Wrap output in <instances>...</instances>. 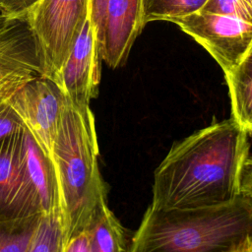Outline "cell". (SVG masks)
Segmentation results:
<instances>
[{
    "label": "cell",
    "instance_id": "13",
    "mask_svg": "<svg viewBox=\"0 0 252 252\" xmlns=\"http://www.w3.org/2000/svg\"><path fill=\"white\" fill-rule=\"evenodd\" d=\"M207 0H141L142 25L168 21L200 10Z\"/></svg>",
    "mask_w": 252,
    "mask_h": 252
},
{
    "label": "cell",
    "instance_id": "7",
    "mask_svg": "<svg viewBox=\"0 0 252 252\" xmlns=\"http://www.w3.org/2000/svg\"><path fill=\"white\" fill-rule=\"evenodd\" d=\"M100 49L91 9L64 63L56 84L76 106H90L100 81Z\"/></svg>",
    "mask_w": 252,
    "mask_h": 252
},
{
    "label": "cell",
    "instance_id": "23",
    "mask_svg": "<svg viewBox=\"0 0 252 252\" xmlns=\"http://www.w3.org/2000/svg\"><path fill=\"white\" fill-rule=\"evenodd\" d=\"M247 1H248V2H249L251 5H252V0H247Z\"/></svg>",
    "mask_w": 252,
    "mask_h": 252
},
{
    "label": "cell",
    "instance_id": "17",
    "mask_svg": "<svg viewBox=\"0 0 252 252\" xmlns=\"http://www.w3.org/2000/svg\"><path fill=\"white\" fill-rule=\"evenodd\" d=\"M23 127V122L7 101H0V139Z\"/></svg>",
    "mask_w": 252,
    "mask_h": 252
},
{
    "label": "cell",
    "instance_id": "20",
    "mask_svg": "<svg viewBox=\"0 0 252 252\" xmlns=\"http://www.w3.org/2000/svg\"><path fill=\"white\" fill-rule=\"evenodd\" d=\"M63 252H91L87 229L74 234L66 242Z\"/></svg>",
    "mask_w": 252,
    "mask_h": 252
},
{
    "label": "cell",
    "instance_id": "18",
    "mask_svg": "<svg viewBox=\"0 0 252 252\" xmlns=\"http://www.w3.org/2000/svg\"><path fill=\"white\" fill-rule=\"evenodd\" d=\"M106 3H107V0H90L91 18H92V21L95 28L98 44H99V49H100L101 41H102Z\"/></svg>",
    "mask_w": 252,
    "mask_h": 252
},
{
    "label": "cell",
    "instance_id": "15",
    "mask_svg": "<svg viewBox=\"0 0 252 252\" xmlns=\"http://www.w3.org/2000/svg\"><path fill=\"white\" fill-rule=\"evenodd\" d=\"M201 10L235 17L252 24V5L247 0H207Z\"/></svg>",
    "mask_w": 252,
    "mask_h": 252
},
{
    "label": "cell",
    "instance_id": "19",
    "mask_svg": "<svg viewBox=\"0 0 252 252\" xmlns=\"http://www.w3.org/2000/svg\"><path fill=\"white\" fill-rule=\"evenodd\" d=\"M239 186L240 194L252 199V156H248L243 162Z\"/></svg>",
    "mask_w": 252,
    "mask_h": 252
},
{
    "label": "cell",
    "instance_id": "22",
    "mask_svg": "<svg viewBox=\"0 0 252 252\" xmlns=\"http://www.w3.org/2000/svg\"><path fill=\"white\" fill-rule=\"evenodd\" d=\"M249 135H250V136H251V137H252V128H251V130H250V131H249Z\"/></svg>",
    "mask_w": 252,
    "mask_h": 252
},
{
    "label": "cell",
    "instance_id": "21",
    "mask_svg": "<svg viewBox=\"0 0 252 252\" xmlns=\"http://www.w3.org/2000/svg\"><path fill=\"white\" fill-rule=\"evenodd\" d=\"M247 252H252V236L250 238V242H249V246H248V251Z\"/></svg>",
    "mask_w": 252,
    "mask_h": 252
},
{
    "label": "cell",
    "instance_id": "12",
    "mask_svg": "<svg viewBox=\"0 0 252 252\" xmlns=\"http://www.w3.org/2000/svg\"><path fill=\"white\" fill-rule=\"evenodd\" d=\"M41 216L12 218L0 215V252H27Z\"/></svg>",
    "mask_w": 252,
    "mask_h": 252
},
{
    "label": "cell",
    "instance_id": "4",
    "mask_svg": "<svg viewBox=\"0 0 252 252\" xmlns=\"http://www.w3.org/2000/svg\"><path fill=\"white\" fill-rule=\"evenodd\" d=\"M90 11V0H40L27 19L33 34L41 76L56 83Z\"/></svg>",
    "mask_w": 252,
    "mask_h": 252
},
{
    "label": "cell",
    "instance_id": "10",
    "mask_svg": "<svg viewBox=\"0 0 252 252\" xmlns=\"http://www.w3.org/2000/svg\"><path fill=\"white\" fill-rule=\"evenodd\" d=\"M231 118L249 134L252 128V49L229 72L224 73Z\"/></svg>",
    "mask_w": 252,
    "mask_h": 252
},
{
    "label": "cell",
    "instance_id": "5",
    "mask_svg": "<svg viewBox=\"0 0 252 252\" xmlns=\"http://www.w3.org/2000/svg\"><path fill=\"white\" fill-rule=\"evenodd\" d=\"M170 22L203 46L223 73L252 49V24L238 18L200 9Z\"/></svg>",
    "mask_w": 252,
    "mask_h": 252
},
{
    "label": "cell",
    "instance_id": "14",
    "mask_svg": "<svg viewBox=\"0 0 252 252\" xmlns=\"http://www.w3.org/2000/svg\"><path fill=\"white\" fill-rule=\"evenodd\" d=\"M65 235L59 211L42 215L27 252H63Z\"/></svg>",
    "mask_w": 252,
    "mask_h": 252
},
{
    "label": "cell",
    "instance_id": "3",
    "mask_svg": "<svg viewBox=\"0 0 252 252\" xmlns=\"http://www.w3.org/2000/svg\"><path fill=\"white\" fill-rule=\"evenodd\" d=\"M98 144L90 106H76L68 99L53 147L58 207L66 242L85 230L106 198L98 167Z\"/></svg>",
    "mask_w": 252,
    "mask_h": 252
},
{
    "label": "cell",
    "instance_id": "8",
    "mask_svg": "<svg viewBox=\"0 0 252 252\" xmlns=\"http://www.w3.org/2000/svg\"><path fill=\"white\" fill-rule=\"evenodd\" d=\"M23 127L0 139V215L12 218L42 215L27 172Z\"/></svg>",
    "mask_w": 252,
    "mask_h": 252
},
{
    "label": "cell",
    "instance_id": "9",
    "mask_svg": "<svg viewBox=\"0 0 252 252\" xmlns=\"http://www.w3.org/2000/svg\"><path fill=\"white\" fill-rule=\"evenodd\" d=\"M143 28L141 0H107L101 60L112 69L123 65Z\"/></svg>",
    "mask_w": 252,
    "mask_h": 252
},
{
    "label": "cell",
    "instance_id": "6",
    "mask_svg": "<svg viewBox=\"0 0 252 252\" xmlns=\"http://www.w3.org/2000/svg\"><path fill=\"white\" fill-rule=\"evenodd\" d=\"M6 101L52 164L53 147L67 102L60 88L52 80L36 76Z\"/></svg>",
    "mask_w": 252,
    "mask_h": 252
},
{
    "label": "cell",
    "instance_id": "2",
    "mask_svg": "<svg viewBox=\"0 0 252 252\" xmlns=\"http://www.w3.org/2000/svg\"><path fill=\"white\" fill-rule=\"evenodd\" d=\"M251 236L252 199L242 195L209 208L150 206L128 252H247Z\"/></svg>",
    "mask_w": 252,
    "mask_h": 252
},
{
    "label": "cell",
    "instance_id": "16",
    "mask_svg": "<svg viewBox=\"0 0 252 252\" xmlns=\"http://www.w3.org/2000/svg\"><path fill=\"white\" fill-rule=\"evenodd\" d=\"M40 0H0V12L10 18L27 21Z\"/></svg>",
    "mask_w": 252,
    "mask_h": 252
},
{
    "label": "cell",
    "instance_id": "1",
    "mask_svg": "<svg viewBox=\"0 0 252 252\" xmlns=\"http://www.w3.org/2000/svg\"><path fill=\"white\" fill-rule=\"evenodd\" d=\"M248 132L231 117L176 142L154 173L151 207L188 210L228 204L240 194Z\"/></svg>",
    "mask_w": 252,
    "mask_h": 252
},
{
    "label": "cell",
    "instance_id": "11",
    "mask_svg": "<svg viewBox=\"0 0 252 252\" xmlns=\"http://www.w3.org/2000/svg\"><path fill=\"white\" fill-rule=\"evenodd\" d=\"M91 252H128L126 233L107 202L98 206L88 227Z\"/></svg>",
    "mask_w": 252,
    "mask_h": 252
}]
</instances>
